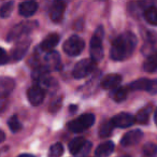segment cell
Segmentation results:
<instances>
[{
	"label": "cell",
	"mask_w": 157,
	"mask_h": 157,
	"mask_svg": "<svg viewBox=\"0 0 157 157\" xmlns=\"http://www.w3.org/2000/svg\"><path fill=\"white\" fill-rule=\"evenodd\" d=\"M142 151H143V154L146 155V156L154 157L157 154V145L155 143H152V142L145 143L143 148H142Z\"/></svg>",
	"instance_id": "obj_29"
},
{
	"label": "cell",
	"mask_w": 157,
	"mask_h": 157,
	"mask_svg": "<svg viewBox=\"0 0 157 157\" xmlns=\"http://www.w3.org/2000/svg\"><path fill=\"white\" fill-rule=\"evenodd\" d=\"M85 48V42L81 37L73 35L65 41L63 45V52L69 56H78L82 53V51Z\"/></svg>",
	"instance_id": "obj_5"
},
{
	"label": "cell",
	"mask_w": 157,
	"mask_h": 157,
	"mask_svg": "<svg viewBox=\"0 0 157 157\" xmlns=\"http://www.w3.org/2000/svg\"><path fill=\"white\" fill-rule=\"evenodd\" d=\"M9 61V56L2 48H0V66L6 65Z\"/></svg>",
	"instance_id": "obj_30"
},
{
	"label": "cell",
	"mask_w": 157,
	"mask_h": 157,
	"mask_svg": "<svg viewBox=\"0 0 157 157\" xmlns=\"http://www.w3.org/2000/svg\"><path fill=\"white\" fill-rule=\"evenodd\" d=\"M95 68V63L92 59H82L81 61H78L72 71V74L75 78H86L88 74L93 72Z\"/></svg>",
	"instance_id": "obj_7"
},
{
	"label": "cell",
	"mask_w": 157,
	"mask_h": 157,
	"mask_svg": "<svg viewBox=\"0 0 157 157\" xmlns=\"http://www.w3.org/2000/svg\"><path fill=\"white\" fill-rule=\"evenodd\" d=\"M90 148H92V143H90V141H86L85 145L83 146V148H82V150H81V152L78 153V156H80V157H83V156H85V155H87L88 153H90Z\"/></svg>",
	"instance_id": "obj_31"
},
{
	"label": "cell",
	"mask_w": 157,
	"mask_h": 157,
	"mask_svg": "<svg viewBox=\"0 0 157 157\" xmlns=\"http://www.w3.org/2000/svg\"><path fill=\"white\" fill-rule=\"evenodd\" d=\"M13 9H14V1L6 2L5 5H2L1 8H0V17L2 18L10 17V15L13 12Z\"/></svg>",
	"instance_id": "obj_26"
},
{
	"label": "cell",
	"mask_w": 157,
	"mask_h": 157,
	"mask_svg": "<svg viewBox=\"0 0 157 157\" xmlns=\"http://www.w3.org/2000/svg\"><path fill=\"white\" fill-rule=\"evenodd\" d=\"M143 69L146 72H155L157 71V53L152 54L146 58L143 63Z\"/></svg>",
	"instance_id": "obj_23"
},
{
	"label": "cell",
	"mask_w": 157,
	"mask_h": 157,
	"mask_svg": "<svg viewBox=\"0 0 157 157\" xmlns=\"http://www.w3.org/2000/svg\"><path fill=\"white\" fill-rule=\"evenodd\" d=\"M154 121H155V124L157 126V109L155 110V113H154Z\"/></svg>",
	"instance_id": "obj_36"
},
{
	"label": "cell",
	"mask_w": 157,
	"mask_h": 157,
	"mask_svg": "<svg viewBox=\"0 0 157 157\" xmlns=\"http://www.w3.org/2000/svg\"><path fill=\"white\" fill-rule=\"evenodd\" d=\"M151 112H152V105H147L144 108H142V109L137 113V115H136V117H135L136 122L139 123V124H141V125L147 124L148 120H150Z\"/></svg>",
	"instance_id": "obj_21"
},
{
	"label": "cell",
	"mask_w": 157,
	"mask_h": 157,
	"mask_svg": "<svg viewBox=\"0 0 157 157\" xmlns=\"http://www.w3.org/2000/svg\"><path fill=\"white\" fill-rule=\"evenodd\" d=\"M65 13V3L63 1H54L50 10V17L54 23H58L63 20Z\"/></svg>",
	"instance_id": "obj_14"
},
{
	"label": "cell",
	"mask_w": 157,
	"mask_h": 157,
	"mask_svg": "<svg viewBox=\"0 0 157 157\" xmlns=\"http://www.w3.org/2000/svg\"><path fill=\"white\" fill-rule=\"evenodd\" d=\"M15 82L13 78L0 76V97H7L14 90Z\"/></svg>",
	"instance_id": "obj_18"
},
{
	"label": "cell",
	"mask_w": 157,
	"mask_h": 157,
	"mask_svg": "<svg viewBox=\"0 0 157 157\" xmlns=\"http://www.w3.org/2000/svg\"><path fill=\"white\" fill-rule=\"evenodd\" d=\"M138 43V39L132 33H124L115 40L110 50V57L115 61H122L131 56Z\"/></svg>",
	"instance_id": "obj_1"
},
{
	"label": "cell",
	"mask_w": 157,
	"mask_h": 157,
	"mask_svg": "<svg viewBox=\"0 0 157 157\" xmlns=\"http://www.w3.org/2000/svg\"><path fill=\"white\" fill-rule=\"evenodd\" d=\"M44 97H45V90L40 87L39 85L31 86L27 90V98H28L30 105L33 107L41 105L44 100Z\"/></svg>",
	"instance_id": "obj_9"
},
{
	"label": "cell",
	"mask_w": 157,
	"mask_h": 157,
	"mask_svg": "<svg viewBox=\"0 0 157 157\" xmlns=\"http://www.w3.org/2000/svg\"><path fill=\"white\" fill-rule=\"evenodd\" d=\"M59 40H60V37H59L57 33H50L48 36H46L44 38V40L41 42L40 44V48H41L43 52H52V50L55 48V46L58 44Z\"/></svg>",
	"instance_id": "obj_17"
},
{
	"label": "cell",
	"mask_w": 157,
	"mask_h": 157,
	"mask_svg": "<svg viewBox=\"0 0 157 157\" xmlns=\"http://www.w3.org/2000/svg\"><path fill=\"white\" fill-rule=\"evenodd\" d=\"M5 140H6V135H5V132L0 130V143H1V142H3Z\"/></svg>",
	"instance_id": "obj_34"
},
{
	"label": "cell",
	"mask_w": 157,
	"mask_h": 157,
	"mask_svg": "<svg viewBox=\"0 0 157 157\" xmlns=\"http://www.w3.org/2000/svg\"><path fill=\"white\" fill-rule=\"evenodd\" d=\"M121 157H130V156H128V155H124V156H121Z\"/></svg>",
	"instance_id": "obj_37"
},
{
	"label": "cell",
	"mask_w": 157,
	"mask_h": 157,
	"mask_svg": "<svg viewBox=\"0 0 157 157\" xmlns=\"http://www.w3.org/2000/svg\"><path fill=\"white\" fill-rule=\"evenodd\" d=\"M18 157H36V156H33L31 154H21Z\"/></svg>",
	"instance_id": "obj_35"
},
{
	"label": "cell",
	"mask_w": 157,
	"mask_h": 157,
	"mask_svg": "<svg viewBox=\"0 0 157 157\" xmlns=\"http://www.w3.org/2000/svg\"><path fill=\"white\" fill-rule=\"evenodd\" d=\"M31 40L29 38H25V39H22L21 41H18L17 43H15V45L13 46L11 51V56L14 60L18 61L25 56L26 52L28 51L29 45H30Z\"/></svg>",
	"instance_id": "obj_10"
},
{
	"label": "cell",
	"mask_w": 157,
	"mask_h": 157,
	"mask_svg": "<svg viewBox=\"0 0 157 157\" xmlns=\"http://www.w3.org/2000/svg\"><path fill=\"white\" fill-rule=\"evenodd\" d=\"M127 96H128V87H120L111 90L110 93V97L116 102H122V101L126 100Z\"/></svg>",
	"instance_id": "obj_22"
},
{
	"label": "cell",
	"mask_w": 157,
	"mask_h": 157,
	"mask_svg": "<svg viewBox=\"0 0 157 157\" xmlns=\"http://www.w3.org/2000/svg\"><path fill=\"white\" fill-rule=\"evenodd\" d=\"M102 38L103 29L102 27H98L90 39V57L94 63H99L103 58Z\"/></svg>",
	"instance_id": "obj_3"
},
{
	"label": "cell",
	"mask_w": 157,
	"mask_h": 157,
	"mask_svg": "<svg viewBox=\"0 0 157 157\" xmlns=\"http://www.w3.org/2000/svg\"><path fill=\"white\" fill-rule=\"evenodd\" d=\"M127 87L130 90H145L151 95H155L157 94V80H147L142 78L133 81Z\"/></svg>",
	"instance_id": "obj_6"
},
{
	"label": "cell",
	"mask_w": 157,
	"mask_h": 157,
	"mask_svg": "<svg viewBox=\"0 0 157 157\" xmlns=\"http://www.w3.org/2000/svg\"><path fill=\"white\" fill-rule=\"evenodd\" d=\"M63 146L61 143H55L48 150V157H60L63 154Z\"/></svg>",
	"instance_id": "obj_27"
},
{
	"label": "cell",
	"mask_w": 157,
	"mask_h": 157,
	"mask_svg": "<svg viewBox=\"0 0 157 157\" xmlns=\"http://www.w3.org/2000/svg\"><path fill=\"white\" fill-rule=\"evenodd\" d=\"M114 151V143L112 141H105L99 144L98 147L95 151L96 157H108Z\"/></svg>",
	"instance_id": "obj_19"
},
{
	"label": "cell",
	"mask_w": 157,
	"mask_h": 157,
	"mask_svg": "<svg viewBox=\"0 0 157 157\" xmlns=\"http://www.w3.org/2000/svg\"><path fill=\"white\" fill-rule=\"evenodd\" d=\"M8 125H9L11 131H12V132H14V133L18 132V131H20L21 129H22V127H23L16 115H13L12 117H10V120L8 121Z\"/></svg>",
	"instance_id": "obj_28"
},
{
	"label": "cell",
	"mask_w": 157,
	"mask_h": 157,
	"mask_svg": "<svg viewBox=\"0 0 157 157\" xmlns=\"http://www.w3.org/2000/svg\"><path fill=\"white\" fill-rule=\"evenodd\" d=\"M95 123V115L93 113H86L80 115L78 118L71 121L68 124V128L72 131V132H82V131L86 130L90 127H92Z\"/></svg>",
	"instance_id": "obj_4"
},
{
	"label": "cell",
	"mask_w": 157,
	"mask_h": 157,
	"mask_svg": "<svg viewBox=\"0 0 157 157\" xmlns=\"http://www.w3.org/2000/svg\"><path fill=\"white\" fill-rule=\"evenodd\" d=\"M40 60H42L39 63L38 67H42L45 70L50 71V70H56L59 67V63H60V56L57 52L52 51V52L46 53V55L41 58Z\"/></svg>",
	"instance_id": "obj_8"
},
{
	"label": "cell",
	"mask_w": 157,
	"mask_h": 157,
	"mask_svg": "<svg viewBox=\"0 0 157 157\" xmlns=\"http://www.w3.org/2000/svg\"><path fill=\"white\" fill-rule=\"evenodd\" d=\"M143 54L147 55V57L152 54L157 53V33H150L147 35L144 46L142 48Z\"/></svg>",
	"instance_id": "obj_15"
},
{
	"label": "cell",
	"mask_w": 157,
	"mask_h": 157,
	"mask_svg": "<svg viewBox=\"0 0 157 157\" xmlns=\"http://www.w3.org/2000/svg\"><path fill=\"white\" fill-rule=\"evenodd\" d=\"M144 18L151 25L157 26V9L156 8H147L144 11Z\"/></svg>",
	"instance_id": "obj_24"
},
{
	"label": "cell",
	"mask_w": 157,
	"mask_h": 157,
	"mask_svg": "<svg viewBox=\"0 0 157 157\" xmlns=\"http://www.w3.org/2000/svg\"><path fill=\"white\" fill-rule=\"evenodd\" d=\"M37 26H38L37 21H24V22L18 23L15 26L12 27L11 30L8 33L7 40L8 41H15V40L20 39L24 35L25 36L28 35L33 29L37 28Z\"/></svg>",
	"instance_id": "obj_2"
},
{
	"label": "cell",
	"mask_w": 157,
	"mask_h": 157,
	"mask_svg": "<svg viewBox=\"0 0 157 157\" xmlns=\"http://www.w3.org/2000/svg\"><path fill=\"white\" fill-rule=\"evenodd\" d=\"M38 3L36 1H25L18 6V13L24 17H30L37 12Z\"/></svg>",
	"instance_id": "obj_16"
},
{
	"label": "cell",
	"mask_w": 157,
	"mask_h": 157,
	"mask_svg": "<svg viewBox=\"0 0 157 157\" xmlns=\"http://www.w3.org/2000/svg\"><path fill=\"white\" fill-rule=\"evenodd\" d=\"M8 107V101L6 97H0V113H2Z\"/></svg>",
	"instance_id": "obj_33"
},
{
	"label": "cell",
	"mask_w": 157,
	"mask_h": 157,
	"mask_svg": "<svg viewBox=\"0 0 157 157\" xmlns=\"http://www.w3.org/2000/svg\"><path fill=\"white\" fill-rule=\"evenodd\" d=\"M86 140L83 137H76L72 139L69 143V151L72 155H78L83 146L85 145Z\"/></svg>",
	"instance_id": "obj_20"
},
{
	"label": "cell",
	"mask_w": 157,
	"mask_h": 157,
	"mask_svg": "<svg viewBox=\"0 0 157 157\" xmlns=\"http://www.w3.org/2000/svg\"><path fill=\"white\" fill-rule=\"evenodd\" d=\"M114 129V125L112 124L111 120L108 121V122L103 123L100 126V129H99V137L100 138H108L112 135Z\"/></svg>",
	"instance_id": "obj_25"
},
{
	"label": "cell",
	"mask_w": 157,
	"mask_h": 157,
	"mask_svg": "<svg viewBox=\"0 0 157 157\" xmlns=\"http://www.w3.org/2000/svg\"><path fill=\"white\" fill-rule=\"evenodd\" d=\"M111 122L114 125V127L128 128V127L132 126L135 124L136 120L131 114L126 113V112H122V113H118L115 116H113L111 118Z\"/></svg>",
	"instance_id": "obj_11"
},
{
	"label": "cell",
	"mask_w": 157,
	"mask_h": 157,
	"mask_svg": "<svg viewBox=\"0 0 157 157\" xmlns=\"http://www.w3.org/2000/svg\"><path fill=\"white\" fill-rule=\"evenodd\" d=\"M142 138H143V132L140 129H133V130H130L127 133H125L124 137L121 140V144H122V146H125V147L132 146L135 144L139 143Z\"/></svg>",
	"instance_id": "obj_12"
},
{
	"label": "cell",
	"mask_w": 157,
	"mask_h": 157,
	"mask_svg": "<svg viewBox=\"0 0 157 157\" xmlns=\"http://www.w3.org/2000/svg\"><path fill=\"white\" fill-rule=\"evenodd\" d=\"M60 107H61V98L60 99H56L55 101H53V103L51 105V108H50V110L53 112V113H55V112L57 111L58 109H60Z\"/></svg>",
	"instance_id": "obj_32"
},
{
	"label": "cell",
	"mask_w": 157,
	"mask_h": 157,
	"mask_svg": "<svg viewBox=\"0 0 157 157\" xmlns=\"http://www.w3.org/2000/svg\"><path fill=\"white\" fill-rule=\"evenodd\" d=\"M122 82V76L120 74L116 73H111L105 75V78L101 80L100 86L103 88V90H113L115 88L118 87V85Z\"/></svg>",
	"instance_id": "obj_13"
}]
</instances>
